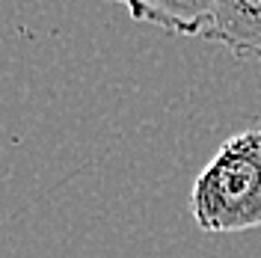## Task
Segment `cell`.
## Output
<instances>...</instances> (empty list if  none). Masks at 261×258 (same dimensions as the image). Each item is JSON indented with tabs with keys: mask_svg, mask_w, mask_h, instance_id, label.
Masks as SVG:
<instances>
[{
	"mask_svg": "<svg viewBox=\"0 0 261 258\" xmlns=\"http://www.w3.org/2000/svg\"><path fill=\"white\" fill-rule=\"evenodd\" d=\"M190 214L205 235L261 226V128L241 131L217 148L193 181Z\"/></svg>",
	"mask_w": 261,
	"mask_h": 258,
	"instance_id": "obj_1",
	"label": "cell"
},
{
	"mask_svg": "<svg viewBox=\"0 0 261 258\" xmlns=\"http://www.w3.org/2000/svg\"><path fill=\"white\" fill-rule=\"evenodd\" d=\"M202 39L217 42L238 60L261 65V0H214Z\"/></svg>",
	"mask_w": 261,
	"mask_h": 258,
	"instance_id": "obj_2",
	"label": "cell"
},
{
	"mask_svg": "<svg viewBox=\"0 0 261 258\" xmlns=\"http://www.w3.org/2000/svg\"><path fill=\"white\" fill-rule=\"evenodd\" d=\"M140 24H151L169 36H205L214 0H113Z\"/></svg>",
	"mask_w": 261,
	"mask_h": 258,
	"instance_id": "obj_3",
	"label": "cell"
}]
</instances>
